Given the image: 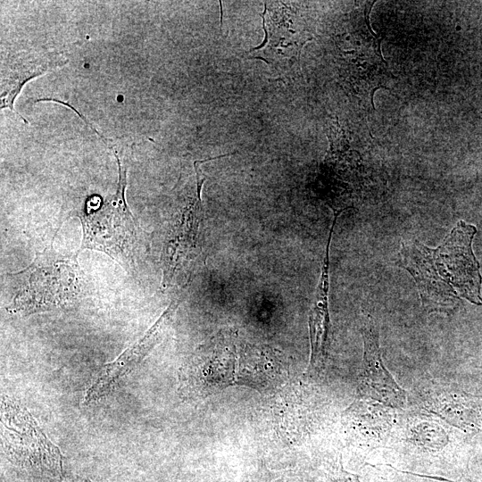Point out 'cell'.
Returning a JSON list of instances; mask_svg holds the SVG:
<instances>
[{"label":"cell","instance_id":"1","mask_svg":"<svg viewBox=\"0 0 482 482\" xmlns=\"http://www.w3.org/2000/svg\"><path fill=\"white\" fill-rule=\"evenodd\" d=\"M476 233L475 226L460 220L436 248L402 241L399 266L413 277L427 312H448L460 297L482 304V278L471 247Z\"/></svg>","mask_w":482,"mask_h":482},{"label":"cell","instance_id":"2","mask_svg":"<svg viewBox=\"0 0 482 482\" xmlns=\"http://www.w3.org/2000/svg\"><path fill=\"white\" fill-rule=\"evenodd\" d=\"M237 333L224 329L203 345L181 369L180 389L187 396H205L229 386L266 388L280 369L277 351L245 343L238 348Z\"/></svg>","mask_w":482,"mask_h":482},{"label":"cell","instance_id":"3","mask_svg":"<svg viewBox=\"0 0 482 482\" xmlns=\"http://www.w3.org/2000/svg\"><path fill=\"white\" fill-rule=\"evenodd\" d=\"M119 166V183L116 192L103 203L99 196L89 199L87 212L80 215L83 237L80 249L102 251L123 264L134 261L137 251V227L129 210L125 190L127 169H123L114 152Z\"/></svg>","mask_w":482,"mask_h":482},{"label":"cell","instance_id":"4","mask_svg":"<svg viewBox=\"0 0 482 482\" xmlns=\"http://www.w3.org/2000/svg\"><path fill=\"white\" fill-rule=\"evenodd\" d=\"M225 156L228 154L194 162L193 182L185 187L179 214L164 245L162 283L167 287L190 275L202 250L201 227L204 212L201 192L205 177L201 171L200 165Z\"/></svg>","mask_w":482,"mask_h":482},{"label":"cell","instance_id":"5","mask_svg":"<svg viewBox=\"0 0 482 482\" xmlns=\"http://www.w3.org/2000/svg\"><path fill=\"white\" fill-rule=\"evenodd\" d=\"M361 333L364 349L357 387L359 395L385 406L403 408L406 404V392L384 365L378 330L374 319L369 314L363 317Z\"/></svg>","mask_w":482,"mask_h":482},{"label":"cell","instance_id":"6","mask_svg":"<svg viewBox=\"0 0 482 482\" xmlns=\"http://www.w3.org/2000/svg\"><path fill=\"white\" fill-rule=\"evenodd\" d=\"M285 5L278 4L268 7L264 4V12L262 13V27L265 33L263 42L256 47L251 48L246 54L252 59H261L270 64H281L287 62L299 61L303 46L312 37L304 36V29L293 28L295 26L292 13Z\"/></svg>","mask_w":482,"mask_h":482},{"label":"cell","instance_id":"7","mask_svg":"<svg viewBox=\"0 0 482 482\" xmlns=\"http://www.w3.org/2000/svg\"><path fill=\"white\" fill-rule=\"evenodd\" d=\"M179 302L174 300L147 333L114 362L105 365L91 386L87 390L84 403H91L108 394L125 375L131 372L161 339L164 328L170 322Z\"/></svg>","mask_w":482,"mask_h":482},{"label":"cell","instance_id":"8","mask_svg":"<svg viewBox=\"0 0 482 482\" xmlns=\"http://www.w3.org/2000/svg\"><path fill=\"white\" fill-rule=\"evenodd\" d=\"M339 215L335 214L328 234L326 252L321 267V274L314 294L312 306L309 313V334L311 358L308 366L310 374L320 373L325 366L330 345V318L328 311L329 287V245L336 221Z\"/></svg>","mask_w":482,"mask_h":482},{"label":"cell","instance_id":"9","mask_svg":"<svg viewBox=\"0 0 482 482\" xmlns=\"http://www.w3.org/2000/svg\"><path fill=\"white\" fill-rule=\"evenodd\" d=\"M68 60L61 54H22L10 60H2L0 109L8 108L25 123L28 121L14 109V101L23 86L30 79L66 64Z\"/></svg>","mask_w":482,"mask_h":482}]
</instances>
